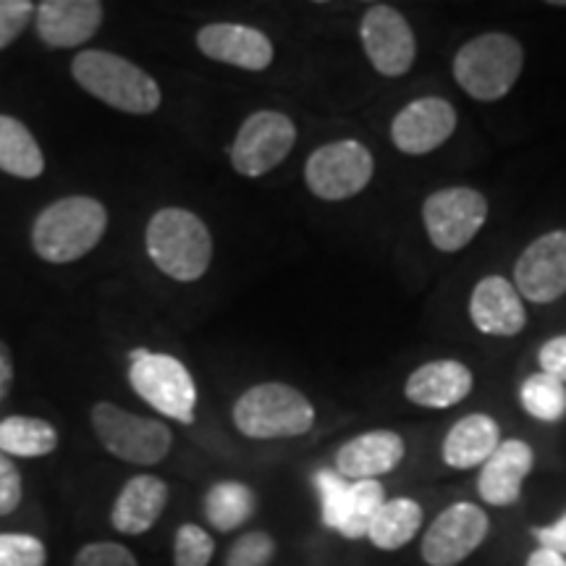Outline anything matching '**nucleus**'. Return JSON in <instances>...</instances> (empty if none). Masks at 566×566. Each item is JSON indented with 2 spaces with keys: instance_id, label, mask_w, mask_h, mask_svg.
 Segmentation results:
<instances>
[{
  "instance_id": "f257e3e1",
  "label": "nucleus",
  "mask_w": 566,
  "mask_h": 566,
  "mask_svg": "<svg viewBox=\"0 0 566 566\" xmlns=\"http://www.w3.org/2000/svg\"><path fill=\"white\" fill-rule=\"evenodd\" d=\"M108 231V210L101 200L87 195L61 197L40 210L32 223V250L51 265L82 260Z\"/></svg>"
},
{
  "instance_id": "f03ea898",
  "label": "nucleus",
  "mask_w": 566,
  "mask_h": 566,
  "mask_svg": "<svg viewBox=\"0 0 566 566\" xmlns=\"http://www.w3.org/2000/svg\"><path fill=\"white\" fill-rule=\"evenodd\" d=\"M71 76L84 92L129 113V116H150L160 108L158 82L124 55L111 51H82L71 61Z\"/></svg>"
},
{
  "instance_id": "7ed1b4c3",
  "label": "nucleus",
  "mask_w": 566,
  "mask_h": 566,
  "mask_svg": "<svg viewBox=\"0 0 566 566\" xmlns=\"http://www.w3.org/2000/svg\"><path fill=\"white\" fill-rule=\"evenodd\" d=\"M145 247L153 265L168 279L192 283L212 263V237L200 216L184 208H163L147 223Z\"/></svg>"
},
{
  "instance_id": "20e7f679",
  "label": "nucleus",
  "mask_w": 566,
  "mask_h": 566,
  "mask_svg": "<svg viewBox=\"0 0 566 566\" xmlns=\"http://www.w3.org/2000/svg\"><path fill=\"white\" fill-rule=\"evenodd\" d=\"M525 69V48L514 34L483 32L464 42L454 55V80L472 101L495 103L506 97Z\"/></svg>"
},
{
  "instance_id": "39448f33",
  "label": "nucleus",
  "mask_w": 566,
  "mask_h": 566,
  "mask_svg": "<svg viewBox=\"0 0 566 566\" xmlns=\"http://www.w3.org/2000/svg\"><path fill=\"white\" fill-rule=\"evenodd\" d=\"M233 424L254 441L296 438L313 430L315 407L300 388L286 384H258L233 405Z\"/></svg>"
},
{
  "instance_id": "423d86ee",
  "label": "nucleus",
  "mask_w": 566,
  "mask_h": 566,
  "mask_svg": "<svg viewBox=\"0 0 566 566\" xmlns=\"http://www.w3.org/2000/svg\"><path fill=\"white\" fill-rule=\"evenodd\" d=\"M129 384L139 399L176 422H195L197 386L181 359L139 346L129 352Z\"/></svg>"
},
{
  "instance_id": "0eeeda50",
  "label": "nucleus",
  "mask_w": 566,
  "mask_h": 566,
  "mask_svg": "<svg viewBox=\"0 0 566 566\" xmlns=\"http://www.w3.org/2000/svg\"><path fill=\"white\" fill-rule=\"evenodd\" d=\"M92 430L108 454L139 467L160 464L174 443L166 424L153 417L126 412L111 401H97L92 407Z\"/></svg>"
},
{
  "instance_id": "6e6552de",
  "label": "nucleus",
  "mask_w": 566,
  "mask_h": 566,
  "mask_svg": "<svg viewBox=\"0 0 566 566\" xmlns=\"http://www.w3.org/2000/svg\"><path fill=\"white\" fill-rule=\"evenodd\" d=\"M375 160L359 139H336L321 145L304 163V184L317 200L344 202L373 181Z\"/></svg>"
},
{
  "instance_id": "1a4fd4ad",
  "label": "nucleus",
  "mask_w": 566,
  "mask_h": 566,
  "mask_svg": "<svg viewBox=\"0 0 566 566\" xmlns=\"http://www.w3.org/2000/svg\"><path fill=\"white\" fill-rule=\"evenodd\" d=\"M296 145V126L281 111H254L239 126L231 145L233 171L247 179H260L279 168Z\"/></svg>"
},
{
  "instance_id": "9d476101",
  "label": "nucleus",
  "mask_w": 566,
  "mask_h": 566,
  "mask_svg": "<svg viewBox=\"0 0 566 566\" xmlns=\"http://www.w3.org/2000/svg\"><path fill=\"white\" fill-rule=\"evenodd\" d=\"M488 221V200L472 187L438 189L422 205L430 244L441 252L464 250Z\"/></svg>"
},
{
  "instance_id": "9b49d317",
  "label": "nucleus",
  "mask_w": 566,
  "mask_h": 566,
  "mask_svg": "<svg viewBox=\"0 0 566 566\" xmlns=\"http://www.w3.org/2000/svg\"><path fill=\"white\" fill-rule=\"evenodd\" d=\"M491 520L478 504L459 501L443 509L422 535L420 554L428 566H457L483 546Z\"/></svg>"
},
{
  "instance_id": "f8f14e48",
  "label": "nucleus",
  "mask_w": 566,
  "mask_h": 566,
  "mask_svg": "<svg viewBox=\"0 0 566 566\" xmlns=\"http://www.w3.org/2000/svg\"><path fill=\"white\" fill-rule=\"evenodd\" d=\"M359 40L370 66L384 76H405L417 59V40L405 13L394 6L378 3L359 21Z\"/></svg>"
},
{
  "instance_id": "ddd939ff",
  "label": "nucleus",
  "mask_w": 566,
  "mask_h": 566,
  "mask_svg": "<svg viewBox=\"0 0 566 566\" xmlns=\"http://www.w3.org/2000/svg\"><path fill=\"white\" fill-rule=\"evenodd\" d=\"M514 286L535 304H551L566 294V229L543 233L525 247L514 265Z\"/></svg>"
},
{
  "instance_id": "4468645a",
  "label": "nucleus",
  "mask_w": 566,
  "mask_h": 566,
  "mask_svg": "<svg viewBox=\"0 0 566 566\" xmlns=\"http://www.w3.org/2000/svg\"><path fill=\"white\" fill-rule=\"evenodd\" d=\"M457 132V108L446 97H417L394 116L391 142L405 155L438 150Z\"/></svg>"
},
{
  "instance_id": "2eb2a0df",
  "label": "nucleus",
  "mask_w": 566,
  "mask_h": 566,
  "mask_svg": "<svg viewBox=\"0 0 566 566\" xmlns=\"http://www.w3.org/2000/svg\"><path fill=\"white\" fill-rule=\"evenodd\" d=\"M197 48L205 59L244 71H265L275 59L273 42L265 32L244 24H208L197 32Z\"/></svg>"
},
{
  "instance_id": "dca6fc26",
  "label": "nucleus",
  "mask_w": 566,
  "mask_h": 566,
  "mask_svg": "<svg viewBox=\"0 0 566 566\" xmlns=\"http://www.w3.org/2000/svg\"><path fill=\"white\" fill-rule=\"evenodd\" d=\"M470 317L480 334L504 338L516 336L527 325L525 300L504 275H485L472 289Z\"/></svg>"
},
{
  "instance_id": "f3484780",
  "label": "nucleus",
  "mask_w": 566,
  "mask_h": 566,
  "mask_svg": "<svg viewBox=\"0 0 566 566\" xmlns=\"http://www.w3.org/2000/svg\"><path fill=\"white\" fill-rule=\"evenodd\" d=\"M533 464L535 451L527 441H522V438H506V441H501L499 449L480 467V499L491 506H514L522 495V483L533 472Z\"/></svg>"
},
{
  "instance_id": "a211bd4d",
  "label": "nucleus",
  "mask_w": 566,
  "mask_h": 566,
  "mask_svg": "<svg viewBox=\"0 0 566 566\" xmlns=\"http://www.w3.org/2000/svg\"><path fill=\"white\" fill-rule=\"evenodd\" d=\"M407 443L394 430H367L336 451V472L352 483L378 480L405 462Z\"/></svg>"
},
{
  "instance_id": "6ab92c4d",
  "label": "nucleus",
  "mask_w": 566,
  "mask_h": 566,
  "mask_svg": "<svg viewBox=\"0 0 566 566\" xmlns=\"http://www.w3.org/2000/svg\"><path fill=\"white\" fill-rule=\"evenodd\" d=\"M103 3L97 0H42L34 11L38 34L48 48H80L95 38L103 24Z\"/></svg>"
},
{
  "instance_id": "aec40b11",
  "label": "nucleus",
  "mask_w": 566,
  "mask_h": 566,
  "mask_svg": "<svg viewBox=\"0 0 566 566\" xmlns=\"http://www.w3.org/2000/svg\"><path fill=\"white\" fill-rule=\"evenodd\" d=\"M475 388V375L457 359H433L409 375L405 396L422 409H449L462 405Z\"/></svg>"
},
{
  "instance_id": "412c9836",
  "label": "nucleus",
  "mask_w": 566,
  "mask_h": 566,
  "mask_svg": "<svg viewBox=\"0 0 566 566\" xmlns=\"http://www.w3.org/2000/svg\"><path fill=\"white\" fill-rule=\"evenodd\" d=\"M168 504V485L155 475H137L122 488L111 512V525L122 535H145Z\"/></svg>"
},
{
  "instance_id": "4be33fe9",
  "label": "nucleus",
  "mask_w": 566,
  "mask_h": 566,
  "mask_svg": "<svg viewBox=\"0 0 566 566\" xmlns=\"http://www.w3.org/2000/svg\"><path fill=\"white\" fill-rule=\"evenodd\" d=\"M501 428L491 415L475 412L451 424L443 438L441 457L451 470H475L483 467L488 457L499 449Z\"/></svg>"
},
{
  "instance_id": "5701e85b",
  "label": "nucleus",
  "mask_w": 566,
  "mask_h": 566,
  "mask_svg": "<svg viewBox=\"0 0 566 566\" xmlns=\"http://www.w3.org/2000/svg\"><path fill=\"white\" fill-rule=\"evenodd\" d=\"M422 506L415 499L399 495V499L386 501L384 509L375 516L367 541L380 551H399L415 541L422 527Z\"/></svg>"
},
{
  "instance_id": "b1692460",
  "label": "nucleus",
  "mask_w": 566,
  "mask_h": 566,
  "mask_svg": "<svg viewBox=\"0 0 566 566\" xmlns=\"http://www.w3.org/2000/svg\"><path fill=\"white\" fill-rule=\"evenodd\" d=\"M0 171L17 179H38L45 171V155L34 134L6 113H0Z\"/></svg>"
},
{
  "instance_id": "393cba45",
  "label": "nucleus",
  "mask_w": 566,
  "mask_h": 566,
  "mask_svg": "<svg viewBox=\"0 0 566 566\" xmlns=\"http://www.w3.org/2000/svg\"><path fill=\"white\" fill-rule=\"evenodd\" d=\"M59 449V430L42 417L11 415L0 420V454L38 459Z\"/></svg>"
},
{
  "instance_id": "a878e982",
  "label": "nucleus",
  "mask_w": 566,
  "mask_h": 566,
  "mask_svg": "<svg viewBox=\"0 0 566 566\" xmlns=\"http://www.w3.org/2000/svg\"><path fill=\"white\" fill-rule=\"evenodd\" d=\"M205 516L218 533H231L252 520L258 509V495L239 480H221L205 493Z\"/></svg>"
},
{
  "instance_id": "bb28decb",
  "label": "nucleus",
  "mask_w": 566,
  "mask_h": 566,
  "mask_svg": "<svg viewBox=\"0 0 566 566\" xmlns=\"http://www.w3.org/2000/svg\"><path fill=\"white\" fill-rule=\"evenodd\" d=\"M386 504V488L380 480H357L349 485L346 493V504L342 522H338L336 533L346 537V541H359L370 533L373 520L378 516L380 509Z\"/></svg>"
},
{
  "instance_id": "cd10ccee",
  "label": "nucleus",
  "mask_w": 566,
  "mask_h": 566,
  "mask_svg": "<svg viewBox=\"0 0 566 566\" xmlns=\"http://www.w3.org/2000/svg\"><path fill=\"white\" fill-rule=\"evenodd\" d=\"M520 401L535 420L558 422L566 415V386L546 373H533L522 380Z\"/></svg>"
},
{
  "instance_id": "c85d7f7f",
  "label": "nucleus",
  "mask_w": 566,
  "mask_h": 566,
  "mask_svg": "<svg viewBox=\"0 0 566 566\" xmlns=\"http://www.w3.org/2000/svg\"><path fill=\"white\" fill-rule=\"evenodd\" d=\"M216 554V541L200 525H181L174 541L176 566H210Z\"/></svg>"
},
{
  "instance_id": "c756f323",
  "label": "nucleus",
  "mask_w": 566,
  "mask_h": 566,
  "mask_svg": "<svg viewBox=\"0 0 566 566\" xmlns=\"http://www.w3.org/2000/svg\"><path fill=\"white\" fill-rule=\"evenodd\" d=\"M275 556L273 535L263 530H252V533L239 535L231 543L229 554H226L223 566H268Z\"/></svg>"
},
{
  "instance_id": "7c9ffc66",
  "label": "nucleus",
  "mask_w": 566,
  "mask_h": 566,
  "mask_svg": "<svg viewBox=\"0 0 566 566\" xmlns=\"http://www.w3.org/2000/svg\"><path fill=\"white\" fill-rule=\"evenodd\" d=\"M48 551L40 537L27 533H0V566H45Z\"/></svg>"
},
{
  "instance_id": "2f4dec72",
  "label": "nucleus",
  "mask_w": 566,
  "mask_h": 566,
  "mask_svg": "<svg viewBox=\"0 0 566 566\" xmlns=\"http://www.w3.org/2000/svg\"><path fill=\"white\" fill-rule=\"evenodd\" d=\"M317 493H321V512H323V525L336 530L342 522L346 493H349L352 480H346L334 470H321L315 475Z\"/></svg>"
},
{
  "instance_id": "473e14b6",
  "label": "nucleus",
  "mask_w": 566,
  "mask_h": 566,
  "mask_svg": "<svg viewBox=\"0 0 566 566\" xmlns=\"http://www.w3.org/2000/svg\"><path fill=\"white\" fill-rule=\"evenodd\" d=\"M38 6L30 0H0V51L13 45L27 30Z\"/></svg>"
},
{
  "instance_id": "72a5a7b5",
  "label": "nucleus",
  "mask_w": 566,
  "mask_h": 566,
  "mask_svg": "<svg viewBox=\"0 0 566 566\" xmlns=\"http://www.w3.org/2000/svg\"><path fill=\"white\" fill-rule=\"evenodd\" d=\"M74 566H139L137 556L122 543L97 541L87 543L80 554L74 556Z\"/></svg>"
},
{
  "instance_id": "f704fd0d",
  "label": "nucleus",
  "mask_w": 566,
  "mask_h": 566,
  "mask_svg": "<svg viewBox=\"0 0 566 566\" xmlns=\"http://www.w3.org/2000/svg\"><path fill=\"white\" fill-rule=\"evenodd\" d=\"M21 504V472L11 457L0 454V516H9Z\"/></svg>"
},
{
  "instance_id": "c9c22d12",
  "label": "nucleus",
  "mask_w": 566,
  "mask_h": 566,
  "mask_svg": "<svg viewBox=\"0 0 566 566\" xmlns=\"http://www.w3.org/2000/svg\"><path fill=\"white\" fill-rule=\"evenodd\" d=\"M537 363L543 367L541 373L562 380L566 386V334L548 338V342L541 346V352H537Z\"/></svg>"
},
{
  "instance_id": "e433bc0d",
  "label": "nucleus",
  "mask_w": 566,
  "mask_h": 566,
  "mask_svg": "<svg viewBox=\"0 0 566 566\" xmlns=\"http://www.w3.org/2000/svg\"><path fill=\"white\" fill-rule=\"evenodd\" d=\"M533 535L537 537V543H541V548H551L556 551V554L566 556V512L558 516L554 525L533 527Z\"/></svg>"
},
{
  "instance_id": "4c0bfd02",
  "label": "nucleus",
  "mask_w": 566,
  "mask_h": 566,
  "mask_svg": "<svg viewBox=\"0 0 566 566\" xmlns=\"http://www.w3.org/2000/svg\"><path fill=\"white\" fill-rule=\"evenodd\" d=\"M13 386V357L9 344L0 342V405L6 401V396L11 394Z\"/></svg>"
},
{
  "instance_id": "58836bf2",
  "label": "nucleus",
  "mask_w": 566,
  "mask_h": 566,
  "mask_svg": "<svg viewBox=\"0 0 566 566\" xmlns=\"http://www.w3.org/2000/svg\"><path fill=\"white\" fill-rule=\"evenodd\" d=\"M525 566H566V556L556 554V551L551 548H535Z\"/></svg>"
}]
</instances>
